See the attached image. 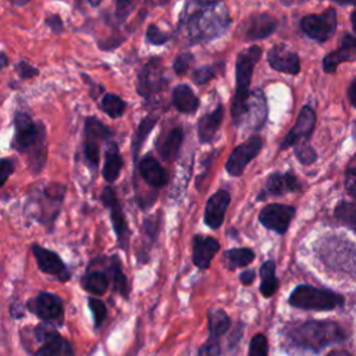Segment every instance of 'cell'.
<instances>
[{
  "instance_id": "f35d334b",
  "label": "cell",
  "mask_w": 356,
  "mask_h": 356,
  "mask_svg": "<svg viewBox=\"0 0 356 356\" xmlns=\"http://www.w3.org/2000/svg\"><path fill=\"white\" fill-rule=\"evenodd\" d=\"M146 40L153 46H160L167 43L170 40V36L165 32H163L157 25L150 24L146 31Z\"/></svg>"
},
{
  "instance_id": "603a6c76",
  "label": "cell",
  "mask_w": 356,
  "mask_h": 356,
  "mask_svg": "<svg viewBox=\"0 0 356 356\" xmlns=\"http://www.w3.org/2000/svg\"><path fill=\"white\" fill-rule=\"evenodd\" d=\"M267 118V103L263 92L256 89L250 92L249 103H248V114L245 121L249 122L252 129H260Z\"/></svg>"
},
{
  "instance_id": "bcb514c9",
  "label": "cell",
  "mask_w": 356,
  "mask_h": 356,
  "mask_svg": "<svg viewBox=\"0 0 356 356\" xmlns=\"http://www.w3.org/2000/svg\"><path fill=\"white\" fill-rule=\"evenodd\" d=\"M46 25L54 32V33H60L63 31V21L58 15H50L46 18Z\"/></svg>"
},
{
  "instance_id": "4fadbf2b",
  "label": "cell",
  "mask_w": 356,
  "mask_h": 356,
  "mask_svg": "<svg viewBox=\"0 0 356 356\" xmlns=\"http://www.w3.org/2000/svg\"><path fill=\"white\" fill-rule=\"evenodd\" d=\"M293 214H295V207L288 204L271 203V204H267L260 211L259 220L266 228L277 234H285L291 220L293 218Z\"/></svg>"
},
{
  "instance_id": "681fc988",
  "label": "cell",
  "mask_w": 356,
  "mask_h": 356,
  "mask_svg": "<svg viewBox=\"0 0 356 356\" xmlns=\"http://www.w3.org/2000/svg\"><path fill=\"white\" fill-rule=\"evenodd\" d=\"M348 96H349V100L350 103L356 107V78L352 81L350 86H349V90H348Z\"/></svg>"
},
{
  "instance_id": "8992f818",
  "label": "cell",
  "mask_w": 356,
  "mask_h": 356,
  "mask_svg": "<svg viewBox=\"0 0 356 356\" xmlns=\"http://www.w3.org/2000/svg\"><path fill=\"white\" fill-rule=\"evenodd\" d=\"M35 335L36 339L40 341L35 356H75L72 343L61 337L54 327L40 324L35 327Z\"/></svg>"
},
{
  "instance_id": "ac0fdd59",
  "label": "cell",
  "mask_w": 356,
  "mask_h": 356,
  "mask_svg": "<svg viewBox=\"0 0 356 356\" xmlns=\"http://www.w3.org/2000/svg\"><path fill=\"white\" fill-rule=\"evenodd\" d=\"M356 58V36L345 33L341 39L339 49L328 53L323 60V68L325 72H334L341 63L353 61Z\"/></svg>"
},
{
  "instance_id": "e575fe53",
  "label": "cell",
  "mask_w": 356,
  "mask_h": 356,
  "mask_svg": "<svg viewBox=\"0 0 356 356\" xmlns=\"http://www.w3.org/2000/svg\"><path fill=\"white\" fill-rule=\"evenodd\" d=\"M335 217L356 232V204L342 202L335 209Z\"/></svg>"
},
{
  "instance_id": "f1b7e54d",
  "label": "cell",
  "mask_w": 356,
  "mask_h": 356,
  "mask_svg": "<svg viewBox=\"0 0 356 356\" xmlns=\"http://www.w3.org/2000/svg\"><path fill=\"white\" fill-rule=\"evenodd\" d=\"M156 122H157V117H154V115H146L139 122V125L136 128V132L132 138V156H134L135 161L138 160V154H139V150L142 149L143 142L146 140L150 131L156 127Z\"/></svg>"
},
{
  "instance_id": "60d3db41",
  "label": "cell",
  "mask_w": 356,
  "mask_h": 356,
  "mask_svg": "<svg viewBox=\"0 0 356 356\" xmlns=\"http://www.w3.org/2000/svg\"><path fill=\"white\" fill-rule=\"evenodd\" d=\"M249 356H267V339L263 334H256L249 345Z\"/></svg>"
},
{
  "instance_id": "f546056e",
  "label": "cell",
  "mask_w": 356,
  "mask_h": 356,
  "mask_svg": "<svg viewBox=\"0 0 356 356\" xmlns=\"http://www.w3.org/2000/svg\"><path fill=\"white\" fill-rule=\"evenodd\" d=\"M260 277H261V284H260V291L261 293L268 298L273 296L274 292L278 288V280L275 277V264L271 260H267L263 263L260 267Z\"/></svg>"
},
{
  "instance_id": "484cf974",
  "label": "cell",
  "mask_w": 356,
  "mask_h": 356,
  "mask_svg": "<svg viewBox=\"0 0 356 356\" xmlns=\"http://www.w3.org/2000/svg\"><path fill=\"white\" fill-rule=\"evenodd\" d=\"M104 156H106V159H104V165H103V171H102L103 178L107 182H114L120 177V172H121V168L124 164L117 143H113V142L108 143L106 147Z\"/></svg>"
},
{
  "instance_id": "f907efd6",
  "label": "cell",
  "mask_w": 356,
  "mask_h": 356,
  "mask_svg": "<svg viewBox=\"0 0 356 356\" xmlns=\"http://www.w3.org/2000/svg\"><path fill=\"white\" fill-rule=\"evenodd\" d=\"M328 356H352L350 353H348L346 350H342V349H337V350H331L328 353Z\"/></svg>"
},
{
  "instance_id": "d590c367",
  "label": "cell",
  "mask_w": 356,
  "mask_h": 356,
  "mask_svg": "<svg viewBox=\"0 0 356 356\" xmlns=\"http://www.w3.org/2000/svg\"><path fill=\"white\" fill-rule=\"evenodd\" d=\"M222 63L218 64H210V65H202L196 68L192 74V79L196 85H204L209 82L211 78H214L218 74V70L222 67Z\"/></svg>"
},
{
  "instance_id": "7dc6e473",
  "label": "cell",
  "mask_w": 356,
  "mask_h": 356,
  "mask_svg": "<svg viewBox=\"0 0 356 356\" xmlns=\"http://www.w3.org/2000/svg\"><path fill=\"white\" fill-rule=\"evenodd\" d=\"M132 7V3H125V1H118L117 3V17L121 19H125L127 14L129 13L128 10Z\"/></svg>"
},
{
  "instance_id": "ffe728a7",
  "label": "cell",
  "mask_w": 356,
  "mask_h": 356,
  "mask_svg": "<svg viewBox=\"0 0 356 356\" xmlns=\"http://www.w3.org/2000/svg\"><path fill=\"white\" fill-rule=\"evenodd\" d=\"M267 60H268V64L280 72L296 75L300 70V61H299L298 54L293 53V51H289L282 44L274 46L268 51Z\"/></svg>"
},
{
  "instance_id": "836d02e7",
  "label": "cell",
  "mask_w": 356,
  "mask_h": 356,
  "mask_svg": "<svg viewBox=\"0 0 356 356\" xmlns=\"http://www.w3.org/2000/svg\"><path fill=\"white\" fill-rule=\"evenodd\" d=\"M100 106H102L103 111L111 118L121 117L127 108V103L120 96H117L114 93H106L102 99Z\"/></svg>"
},
{
  "instance_id": "ee69618b",
  "label": "cell",
  "mask_w": 356,
  "mask_h": 356,
  "mask_svg": "<svg viewBox=\"0 0 356 356\" xmlns=\"http://www.w3.org/2000/svg\"><path fill=\"white\" fill-rule=\"evenodd\" d=\"M345 188L352 197L356 199V165H352L345 172Z\"/></svg>"
},
{
  "instance_id": "52a82bcc",
  "label": "cell",
  "mask_w": 356,
  "mask_h": 356,
  "mask_svg": "<svg viewBox=\"0 0 356 356\" xmlns=\"http://www.w3.org/2000/svg\"><path fill=\"white\" fill-rule=\"evenodd\" d=\"M85 140H83V156L88 165L96 170L99 164V149L100 143L108 139L113 134L108 127H106L96 117H88L85 120Z\"/></svg>"
},
{
  "instance_id": "8d00e7d4",
  "label": "cell",
  "mask_w": 356,
  "mask_h": 356,
  "mask_svg": "<svg viewBox=\"0 0 356 356\" xmlns=\"http://www.w3.org/2000/svg\"><path fill=\"white\" fill-rule=\"evenodd\" d=\"M88 305H89V309H90V312L93 314L95 327L99 328L102 325V323L104 321L106 316H107V307H106L103 300H100L97 298H93V296H90L88 299Z\"/></svg>"
},
{
  "instance_id": "3957f363",
  "label": "cell",
  "mask_w": 356,
  "mask_h": 356,
  "mask_svg": "<svg viewBox=\"0 0 356 356\" xmlns=\"http://www.w3.org/2000/svg\"><path fill=\"white\" fill-rule=\"evenodd\" d=\"M261 56L259 46H250L242 50L236 57L235 67V93L231 104V115L235 125H241L248 114L249 86L253 75V68Z\"/></svg>"
},
{
  "instance_id": "8fae6325",
  "label": "cell",
  "mask_w": 356,
  "mask_h": 356,
  "mask_svg": "<svg viewBox=\"0 0 356 356\" xmlns=\"http://www.w3.org/2000/svg\"><path fill=\"white\" fill-rule=\"evenodd\" d=\"M165 83L163 75V64L160 58L147 61L138 74V93L146 99L160 92Z\"/></svg>"
},
{
  "instance_id": "83f0119b",
  "label": "cell",
  "mask_w": 356,
  "mask_h": 356,
  "mask_svg": "<svg viewBox=\"0 0 356 356\" xmlns=\"http://www.w3.org/2000/svg\"><path fill=\"white\" fill-rule=\"evenodd\" d=\"M209 321V338L218 339L222 334H225L231 325V320L228 314L222 309H211L207 316Z\"/></svg>"
},
{
  "instance_id": "7bdbcfd3",
  "label": "cell",
  "mask_w": 356,
  "mask_h": 356,
  "mask_svg": "<svg viewBox=\"0 0 356 356\" xmlns=\"http://www.w3.org/2000/svg\"><path fill=\"white\" fill-rule=\"evenodd\" d=\"M15 71L19 75V78H22V79H29V78L39 74V70L35 68L33 65H31L26 61H18L15 64Z\"/></svg>"
},
{
  "instance_id": "2e32d148",
  "label": "cell",
  "mask_w": 356,
  "mask_h": 356,
  "mask_svg": "<svg viewBox=\"0 0 356 356\" xmlns=\"http://www.w3.org/2000/svg\"><path fill=\"white\" fill-rule=\"evenodd\" d=\"M300 189V184L292 172H274L267 177L263 191L259 193L257 199L263 200L268 196H278L288 192H296Z\"/></svg>"
},
{
  "instance_id": "f6af8a7d",
  "label": "cell",
  "mask_w": 356,
  "mask_h": 356,
  "mask_svg": "<svg viewBox=\"0 0 356 356\" xmlns=\"http://www.w3.org/2000/svg\"><path fill=\"white\" fill-rule=\"evenodd\" d=\"M14 172V163L10 159H0V188Z\"/></svg>"
},
{
  "instance_id": "cb8c5ba5",
  "label": "cell",
  "mask_w": 356,
  "mask_h": 356,
  "mask_svg": "<svg viewBox=\"0 0 356 356\" xmlns=\"http://www.w3.org/2000/svg\"><path fill=\"white\" fill-rule=\"evenodd\" d=\"M224 115V107L218 104L213 111L202 115L197 122V138L202 143H209L214 139Z\"/></svg>"
},
{
  "instance_id": "277c9868",
  "label": "cell",
  "mask_w": 356,
  "mask_h": 356,
  "mask_svg": "<svg viewBox=\"0 0 356 356\" xmlns=\"http://www.w3.org/2000/svg\"><path fill=\"white\" fill-rule=\"evenodd\" d=\"M291 342L300 348L318 350L330 343L345 339V331L334 321H306L288 330Z\"/></svg>"
},
{
  "instance_id": "f5cc1de1",
  "label": "cell",
  "mask_w": 356,
  "mask_h": 356,
  "mask_svg": "<svg viewBox=\"0 0 356 356\" xmlns=\"http://www.w3.org/2000/svg\"><path fill=\"white\" fill-rule=\"evenodd\" d=\"M350 21H352V28H353V31H355V33H356V10L352 11V14H350Z\"/></svg>"
},
{
  "instance_id": "ab89813d",
  "label": "cell",
  "mask_w": 356,
  "mask_h": 356,
  "mask_svg": "<svg viewBox=\"0 0 356 356\" xmlns=\"http://www.w3.org/2000/svg\"><path fill=\"white\" fill-rule=\"evenodd\" d=\"M295 154H296L298 160H299L302 164H305V165L312 164V163L316 161V159H317V154H316L314 149H313L307 142L295 146Z\"/></svg>"
},
{
  "instance_id": "9a60e30c",
  "label": "cell",
  "mask_w": 356,
  "mask_h": 356,
  "mask_svg": "<svg viewBox=\"0 0 356 356\" xmlns=\"http://www.w3.org/2000/svg\"><path fill=\"white\" fill-rule=\"evenodd\" d=\"M32 253L36 259V263L40 271L54 275L60 281H67L70 278V271L67 270L64 261L60 259V256L56 252L35 243L32 245Z\"/></svg>"
},
{
  "instance_id": "30bf717a",
  "label": "cell",
  "mask_w": 356,
  "mask_h": 356,
  "mask_svg": "<svg viewBox=\"0 0 356 356\" xmlns=\"http://www.w3.org/2000/svg\"><path fill=\"white\" fill-rule=\"evenodd\" d=\"M261 146H263V140L257 135L250 136L246 142L236 146L231 152L227 160V164H225L227 172L232 177L242 175L245 167L259 154V152L261 150Z\"/></svg>"
},
{
  "instance_id": "7c38bea8",
  "label": "cell",
  "mask_w": 356,
  "mask_h": 356,
  "mask_svg": "<svg viewBox=\"0 0 356 356\" xmlns=\"http://www.w3.org/2000/svg\"><path fill=\"white\" fill-rule=\"evenodd\" d=\"M28 309L46 323L60 321L63 320V314H64L63 300L57 295L50 292L38 293L28 303Z\"/></svg>"
},
{
  "instance_id": "c3c4849f",
  "label": "cell",
  "mask_w": 356,
  "mask_h": 356,
  "mask_svg": "<svg viewBox=\"0 0 356 356\" xmlns=\"http://www.w3.org/2000/svg\"><path fill=\"white\" fill-rule=\"evenodd\" d=\"M239 278H241V282H242L243 285H249V284H252L253 280H254V271H253V270H245L243 273H241Z\"/></svg>"
},
{
  "instance_id": "4dcf8cb0",
  "label": "cell",
  "mask_w": 356,
  "mask_h": 356,
  "mask_svg": "<svg viewBox=\"0 0 356 356\" xmlns=\"http://www.w3.org/2000/svg\"><path fill=\"white\" fill-rule=\"evenodd\" d=\"M82 286L89 293L103 295L108 288V277L103 271H89L82 278Z\"/></svg>"
},
{
  "instance_id": "b9f144b4",
  "label": "cell",
  "mask_w": 356,
  "mask_h": 356,
  "mask_svg": "<svg viewBox=\"0 0 356 356\" xmlns=\"http://www.w3.org/2000/svg\"><path fill=\"white\" fill-rule=\"evenodd\" d=\"M220 345L218 339L209 338L197 350V356H220Z\"/></svg>"
},
{
  "instance_id": "7402d4cb",
  "label": "cell",
  "mask_w": 356,
  "mask_h": 356,
  "mask_svg": "<svg viewBox=\"0 0 356 356\" xmlns=\"http://www.w3.org/2000/svg\"><path fill=\"white\" fill-rule=\"evenodd\" d=\"M139 172L142 178L153 188L164 186L168 179L165 170L152 154H146L139 160Z\"/></svg>"
},
{
  "instance_id": "5b68a950",
  "label": "cell",
  "mask_w": 356,
  "mask_h": 356,
  "mask_svg": "<svg viewBox=\"0 0 356 356\" xmlns=\"http://www.w3.org/2000/svg\"><path fill=\"white\" fill-rule=\"evenodd\" d=\"M289 305L305 310H332L343 305V298L328 289L299 285L291 293Z\"/></svg>"
},
{
  "instance_id": "d6986e66",
  "label": "cell",
  "mask_w": 356,
  "mask_h": 356,
  "mask_svg": "<svg viewBox=\"0 0 356 356\" xmlns=\"http://www.w3.org/2000/svg\"><path fill=\"white\" fill-rule=\"evenodd\" d=\"M220 249V243L217 239L211 236L195 235L192 245V260L196 267L200 270L209 268L213 257Z\"/></svg>"
},
{
  "instance_id": "d4e9b609",
  "label": "cell",
  "mask_w": 356,
  "mask_h": 356,
  "mask_svg": "<svg viewBox=\"0 0 356 356\" xmlns=\"http://www.w3.org/2000/svg\"><path fill=\"white\" fill-rule=\"evenodd\" d=\"M172 104L184 114H192L199 107V99L189 85L179 83L172 89Z\"/></svg>"
},
{
  "instance_id": "816d5d0a",
  "label": "cell",
  "mask_w": 356,
  "mask_h": 356,
  "mask_svg": "<svg viewBox=\"0 0 356 356\" xmlns=\"http://www.w3.org/2000/svg\"><path fill=\"white\" fill-rule=\"evenodd\" d=\"M7 64H8V58H7V56H6L3 51H0V70H1V68H4Z\"/></svg>"
},
{
  "instance_id": "74e56055",
  "label": "cell",
  "mask_w": 356,
  "mask_h": 356,
  "mask_svg": "<svg viewBox=\"0 0 356 356\" xmlns=\"http://www.w3.org/2000/svg\"><path fill=\"white\" fill-rule=\"evenodd\" d=\"M193 63H195V57H193L192 53H189V51L181 53L175 57V60L172 63L174 72L177 75H185L189 71V68L192 67Z\"/></svg>"
},
{
  "instance_id": "ba28073f",
  "label": "cell",
  "mask_w": 356,
  "mask_h": 356,
  "mask_svg": "<svg viewBox=\"0 0 356 356\" xmlns=\"http://www.w3.org/2000/svg\"><path fill=\"white\" fill-rule=\"evenodd\" d=\"M337 28V11L327 8L321 14H310L300 19V29L316 42H325Z\"/></svg>"
},
{
  "instance_id": "7a4b0ae2",
  "label": "cell",
  "mask_w": 356,
  "mask_h": 356,
  "mask_svg": "<svg viewBox=\"0 0 356 356\" xmlns=\"http://www.w3.org/2000/svg\"><path fill=\"white\" fill-rule=\"evenodd\" d=\"M15 135L13 149L28 154L29 164L39 172L46 161V131L42 122H35L29 114L17 111L14 115Z\"/></svg>"
},
{
  "instance_id": "1f68e13d",
  "label": "cell",
  "mask_w": 356,
  "mask_h": 356,
  "mask_svg": "<svg viewBox=\"0 0 356 356\" xmlns=\"http://www.w3.org/2000/svg\"><path fill=\"white\" fill-rule=\"evenodd\" d=\"M110 278L113 280L114 284V289L122 296V298H128L129 296V286H128V280L125 277V274L122 273L121 268V261L117 256H113L110 259Z\"/></svg>"
},
{
  "instance_id": "9c48e42d",
  "label": "cell",
  "mask_w": 356,
  "mask_h": 356,
  "mask_svg": "<svg viewBox=\"0 0 356 356\" xmlns=\"http://www.w3.org/2000/svg\"><path fill=\"white\" fill-rule=\"evenodd\" d=\"M100 200L104 204V207L110 210V218H111L113 229L117 236L118 246L122 250H127L128 242H129V228L114 189L110 186H106L100 195Z\"/></svg>"
},
{
  "instance_id": "4316f807",
  "label": "cell",
  "mask_w": 356,
  "mask_h": 356,
  "mask_svg": "<svg viewBox=\"0 0 356 356\" xmlns=\"http://www.w3.org/2000/svg\"><path fill=\"white\" fill-rule=\"evenodd\" d=\"M182 139H184V134L181 128H172L163 139L161 142L157 145V150L160 153V156L164 160H174L177 159L179 150H181V145H182Z\"/></svg>"
},
{
  "instance_id": "5bb4252c",
  "label": "cell",
  "mask_w": 356,
  "mask_h": 356,
  "mask_svg": "<svg viewBox=\"0 0 356 356\" xmlns=\"http://www.w3.org/2000/svg\"><path fill=\"white\" fill-rule=\"evenodd\" d=\"M314 122H316L314 110L309 106H305L300 110L293 128L288 132V135L282 140L280 149L282 150V149H286L289 146H298L300 143L307 142V139L310 138V135L313 132Z\"/></svg>"
},
{
  "instance_id": "d6a6232c",
  "label": "cell",
  "mask_w": 356,
  "mask_h": 356,
  "mask_svg": "<svg viewBox=\"0 0 356 356\" xmlns=\"http://www.w3.org/2000/svg\"><path fill=\"white\" fill-rule=\"evenodd\" d=\"M254 259L253 250L248 248H236V249H229L224 253V261L229 268H236V267H246L250 264Z\"/></svg>"
},
{
  "instance_id": "e0dca14e",
  "label": "cell",
  "mask_w": 356,
  "mask_h": 356,
  "mask_svg": "<svg viewBox=\"0 0 356 356\" xmlns=\"http://www.w3.org/2000/svg\"><path fill=\"white\" fill-rule=\"evenodd\" d=\"M229 200H231V195L228 191H224V189L217 191L214 195L209 197L204 207V216H203L207 227L216 229L222 224Z\"/></svg>"
},
{
  "instance_id": "6da1fadb",
  "label": "cell",
  "mask_w": 356,
  "mask_h": 356,
  "mask_svg": "<svg viewBox=\"0 0 356 356\" xmlns=\"http://www.w3.org/2000/svg\"><path fill=\"white\" fill-rule=\"evenodd\" d=\"M231 18L224 4L216 1L186 3L181 13L178 28L186 35L191 44L209 42L222 35L229 26Z\"/></svg>"
},
{
  "instance_id": "44dd1931",
  "label": "cell",
  "mask_w": 356,
  "mask_h": 356,
  "mask_svg": "<svg viewBox=\"0 0 356 356\" xmlns=\"http://www.w3.org/2000/svg\"><path fill=\"white\" fill-rule=\"evenodd\" d=\"M277 19L267 13L253 14L245 26V39L256 40L271 35L277 28Z\"/></svg>"
}]
</instances>
